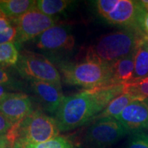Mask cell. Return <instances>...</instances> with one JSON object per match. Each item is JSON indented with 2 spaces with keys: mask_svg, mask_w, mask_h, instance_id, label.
Wrapping results in <instances>:
<instances>
[{
  "mask_svg": "<svg viewBox=\"0 0 148 148\" xmlns=\"http://www.w3.org/2000/svg\"><path fill=\"white\" fill-rule=\"evenodd\" d=\"M124 92V84L110 85L64 97L55 116L60 132L71 130L95 119L112 99Z\"/></svg>",
  "mask_w": 148,
  "mask_h": 148,
  "instance_id": "1",
  "label": "cell"
},
{
  "mask_svg": "<svg viewBox=\"0 0 148 148\" xmlns=\"http://www.w3.org/2000/svg\"><path fill=\"white\" fill-rule=\"evenodd\" d=\"M55 119L34 110L22 121L12 125L5 134L9 148H23L27 144L40 143L58 136Z\"/></svg>",
  "mask_w": 148,
  "mask_h": 148,
  "instance_id": "2",
  "label": "cell"
},
{
  "mask_svg": "<svg viewBox=\"0 0 148 148\" xmlns=\"http://www.w3.org/2000/svg\"><path fill=\"white\" fill-rule=\"evenodd\" d=\"M143 36L141 31L136 29H125L104 35L88 49L86 58L112 64L134 52Z\"/></svg>",
  "mask_w": 148,
  "mask_h": 148,
  "instance_id": "3",
  "label": "cell"
},
{
  "mask_svg": "<svg viewBox=\"0 0 148 148\" xmlns=\"http://www.w3.org/2000/svg\"><path fill=\"white\" fill-rule=\"evenodd\" d=\"M112 64L86 58L78 63H62L60 68L66 84L91 89L112 85Z\"/></svg>",
  "mask_w": 148,
  "mask_h": 148,
  "instance_id": "4",
  "label": "cell"
},
{
  "mask_svg": "<svg viewBox=\"0 0 148 148\" xmlns=\"http://www.w3.org/2000/svg\"><path fill=\"white\" fill-rule=\"evenodd\" d=\"M95 5L98 14L108 23L127 29L140 30V21L146 12L139 1L98 0Z\"/></svg>",
  "mask_w": 148,
  "mask_h": 148,
  "instance_id": "5",
  "label": "cell"
},
{
  "mask_svg": "<svg viewBox=\"0 0 148 148\" xmlns=\"http://www.w3.org/2000/svg\"><path fill=\"white\" fill-rule=\"evenodd\" d=\"M16 69L30 80L51 83L61 87V77L54 65L39 53L23 51L19 55Z\"/></svg>",
  "mask_w": 148,
  "mask_h": 148,
  "instance_id": "6",
  "label": "cell"
},
{
  "mask_svg": "<svg viewBox=\"0 0 148 148\" xmlns=\"http://www.w3.org/2000/svg\"><path fill=\"white\" fill-rule=\"evenodd\" d=\"M128 130L115 118L95 120L84 136V143L90 148H106L113 145L127 134Z\"/></svg>",
  "mask_w": 148,
  "mask_h": 148,
  "instance_id": "7",
  "label": "cell"
},
{
  "mask_svg": "<svg viewBox=\"0 0 148 148\" xmlns=\"http://www.w3.org/2000/svg\"><path fill=\"white\" fill-rule=\"evenodd\" d=\"M11 21L16 30L15 42L17 44L38 37L56 23L54 18L42 13L36 7Z\"/></svg>",
  "mask_w": 148,
  "mask_h": 148,
  "instance_id": "8",
  "label": "cell"
},
{
  "mask_svg": "<svg viewBox=\"0 0 148 148\" xmlns=\"http://www.w3.org/2000/svg\"><path fill=\"white\" fill-rule=\"evenodd\" d=\"M75 38L66 27L53 25L38 37V49L49 51H67L73 49Z\"/></svg>",
  "mask_w": 148,
  "mask_h": 148,
  "instance_id": "9",
  "label": "cell"
},
{
  "mask_svg": "<svg viewBox=\"0 0 148 148\" xmlns=\"http://www.w3.org/2000/svg\"><path fill=\"white\" fill-rule=\"evenodd\" d=\"M33 111L31 99L21 92H8L0 101V113L12 125L22 121Z\"/></svg>",
  "mask_w": 148,
  "mask_h": 148,
  "instance_id": "10",
  "label": "cell"
},
{
  "mask_svg": "<svg viewBox=\"0 0 148 148\" xmlns=\"http://www.w3.org/2000/svg\"><path fill=\"white\" fill-rule=\"evenodd\" d=\"M130 133L148 131V107L143 101L130 103L115 118Z\"/></svg>",
  "mask_w": 148,
  "mask_h": 148,
  "instance_id": "11",
  "label": "cell"
},
{
  "mask_svg": "<svg viewBox=\"0 0 148 148\" xmlns=\"http://www.w3.org/2000/svg\"><path fill=\"white\" fill-rule=\"evenodd\" d=\"M30 84L44 109L51 113H56L64 98L61 87L51 83L37 80H31Z\"/></svg>",
  "mask_w": 148,
  "mask_h": 148,
  "instance_id": "12",
  "label": "cell"
},
{
  "mask_svg": "<svg viewBox=\"0 0 148 148\" xmlns=\"http://www.w3.org/2000/svg\"><path fill=\"white\" fill-rule=\"evenodd\" d=\"M112 85L125 84L134 79V51L112 64Z\"/></svg>",
  "mask_w": 148,
  "mask_h": 148,
  "instance_id": "13",
  "label": "cell"
},
{
  "mask_svg": "<svg viewBox=\"0 0 148 148\" xmlns=\"http://www.w3.org/2000/svg\"><path fill=\"white\" fill-rule=\"evenodd\" d=\"M36 1L0 0V11L3 16L14 20L36 7Z\"/></svg>",
  "mask_w": 148,
  "mask_h": 148,
  "instance_id": "14",
  "label": "cell"
},
{
  "mask_svg": "<svg viewBox=\"0 0 148 148\" xmlns=\"http://www.w3.org/2000/svg\"><path fill=\"white\" fill-rule=\"evenodd\" d=\"M148 76V37L140 38L134 50V79Z\"/></svg>",
  "mask_w": 148,
  "mask_h": 148,
  "instance_id": "15",
  "label": "cell"
},
{
  "mask_svg": "<svg viewBox=\"0 0 148 148\" xmlns=\"http://www.w3.org/2000/svg\"><path fill=\"white\" fill-rule=\"evenodd\" d=\"M138 100L137 97L128 92H124L112 99L100 114H98L95 120L104 117L116 118L121 113L130 103Z\"/></svg>",
  "mask_w": 148,
  "mask_h": 148,
  "instance_id": "16",
  "label": "cell"
},
{
  "mask_svg": "<svg viewBox=\"0 0 148 148\" xmlns=\"http://www.w3.org/2000/svg\"><path fill=\"white\" fill-rule=\"evenodd\" d=\"M71 3L66 0H38L36 8L42 13L52 16L65 10Z\"/></svg>",
  "mask_w": 148,
  "mask_h": 148,
  "instance_id": "17",
  "label": "cell"
},
{
  "mask_svg": "<svg viewBox=\"0 0 148 148\" xmlns=\"http://www.w3.org/2000/svg\"><path fill=\"white\" fill-rule=\"evenodd\" d=\"M19 54L14 42L0 44V66L8 67L17 64Z\"/></svg>",
  "mask_w": 148,
  "mask_h": 148,
  "instance_id": "18",
  "label": "cell"
},
{
  "mask_svg": "<svg viewBox=\"0 0 148 148\" xmlns=\"http://www.w3.org/2000/svg\"><path fill=\"white\" fill-rule=\"evenodd\" d=\"M125 92H128L137 97L138 100L143 101L148 97V76L144 78L132 79L125 84Z\"/></svg>",
  "mask_w": 148,
  "mask_h": 148,
  "instance_id": "19",
  "label": "cell"
},
{
  "mask_svg": "<svg viewBox=\"0 0 148 148\" xmlns=\"http://www.w3.org/2000/svg\"><path fill=\"white\" fill-rule=\"evenodd\" d=\"M23 148H73V146L69 139L58 136L43 143L27 144Z\"/></svg>",
  "mask_w": 148,
  "mask_h": 148,
  "instance_id": "20",
  "label": "cell"
},
{
  "mask_svg": "<svg viewBox=\"0 0 148 148\" xmlns=\"http://www.w3.org/2000/svg\"><path fill=\"white\" fill-rule=\"evenodd\" d=\"M125 148H148V134L144 132L130 133Z\"/></svg>",
  "mask_w": 148,
  "mask_h": 148,
  "instance_id": "21",
  "label": "cell"
},
{
  "mask_svg": "<svg viewBox=\"0 0 148 148\" xmlns=\"http://www.w3.org/2000/svg\"><path fill=\"white\" fill-rule=\"evenodd\" d=\"M14 84V79L10 73L3 67L0 66V85L8 87L13 86Z\"/></svg>",
  "mask_w": 148,
  "mask_h": 148,
  "instance_id": "22",
  "label": "cell"
},
{
  "mask_svg": "<svg viewBox=\"0 0 148 148\" xmlns=\"http://www.w3.org/2000/svg\"><path fill=\"white\" fill-rule=\"evenodd\" d=\"M16 36V30L15 27L13 26L7 32L0 33V44L5 42H13L15 41Z\"/></svg>",
  "mask_w": 148,
  "mask_h": 148,
  "instance_id": "23",
  "label": "cell"
},
{
  "mask_svg": "<svg viewBox=\"0 0 148 148\" xmlns=\"http://www.w3.org/2000/svg\"><path fill=\"white\" fill-rule=\"evenodd\" d=\"M12 126V123L0 113V134L5 135Z\"/></svg>",
  "mask_w": 148,
  "mask_h": 148,
  "instance_id": "24",
  "label": "cell"
},
{
  "mask_svg": "<svg viewBox=\"0 0 148 148\" xmlns=\"http://www.w3.org/2000/svg\"><path fill=\"white\" fill-rule=\"evenodd\" d=\"M12 21H9L4 16H0V33L7 32L11 27H12Z\"/></svg>",
  "mask_w": 148,
  "mask_h": 148,
  "instance_id": "25",
  "label": "cell"
},
{
  "mask_svg": "<svg viewBox=\"0 0 148 148\" xmlns=\"http://www.w3.org/2000/svg\"><path fill=\"white\" fill-rule=\"evenodd\" d=\"M140 29L144 35L148 37V12H145L140 21Z\"/></svg>",
  "mask_w": 148,
  "mask_h": 148,
  "instance_id": "26",
  "label": "cell"
},
{
  "mask_svg": "<svg viewBox=\"0 0 148 148\" xmlns=\"http://www.w3.org/2000/svg\"><path fill=\"white\" fill-rule=\"evenodd\" d=\"M8 141L5 135L0 134V148H7Z\"/></svg>",
  "mask_w": 148,
  "mask_h": 148,
  "instance_id": "27",
  "label": "cell"
},
{
  "mask_svg": "<svg viewBox=\"0 0 148 148\" xmlns=\"http://www.w3.org/2000/svg\"><path fill=\"white\" fill-rule=\"evenodd\" d=\"M7 90H8L7 87L0 85V101H1V99L8 93L9 92L7 91Z\"/></svg>",
  "mask_w": 148,
  "mask_h": 148,
  "instance_id": "28",
  "label": "cell"
},
{
  "mask_svg": "<svg viewBox=\"0 0 148 148\" xmlns=\"http://www.w3.org/2000/svg\"><path fill=\"white\" fill-rule=\"evenodd\" d=\"M140 4L146 12H148V0H142L139 1Z\"/></svg>",
  "mask_w": 148,
  "mask_h": 148,
  "instance_id": "29",
  "label": "cell"
},
{
  "mask_svg": "<svg viewBox=\"0 0 148 148\" xmlns=\"http://www.w3.org/2000/svg\"><path fill=\"white\" fill-rule=\"evenodd\" d=\"M143 103L146 105V106L148 107V97L145 98V99H144L143 100Z\"/></svg>",
  "mask_w": 148,
  "mask_h": 148,
  "instance_id": "30",
  "label": "cell"
},
{
  "mask_svg": "<svg viewBox=\"0 0 148 148\" xmlns=\"http://www.w3.org/2000/svg\"><path fill=\"white\" fill-rule=\"evenodd\" d=\"M0 16H3L2 13H1V11H0Z\"/></svg>",
  "mask_w": 148,
  "mask_h": 148,
  "instance_id": "31",
  "label": "cell"
}]
</instances>
